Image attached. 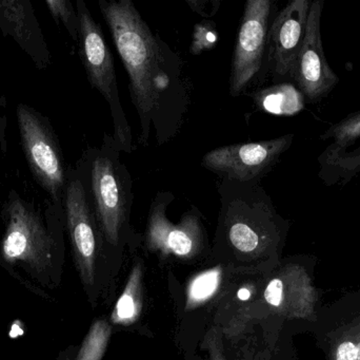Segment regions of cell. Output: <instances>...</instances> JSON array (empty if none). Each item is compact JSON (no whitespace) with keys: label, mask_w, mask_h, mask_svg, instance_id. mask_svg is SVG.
Returning a JSON list of instances; mask_svg holds the SVG:
<instances>
[{"label":"cell","mask_w":360,"mask_h":360,"mask_svg":"<svg viewBox=\"0 0 360 360\" xmlns=\"http://www.w3.org/2000/svg\"><path fill=\"white\" fill-rule=\"evenodd\" d=\"M116 50L129 76L131 99L139 114V143L149 145L154 132L162 146L176 137L191 105V85L184 63L154 33L132 0H98Z\"/></svg>","instance_id":"6da1fadb"},{"label":"cell","mask_w":360,"mask_h":360,"mask_svg":"<svg viewBox=\"0 0 360 360\" xmlns=\"http://www.w3.org/2000/svg\"><path fill=\"white\" fill-rule=\"evenodd\" d=\"M0 217V268L36 297L52 302L65 264L63 205L50 200L41 207L12 190Z\"/></svg>","instance_id":"7a4b0ae2"},{"label":"cell","mask_w":360,"mask_h":360,"mask_svg":"<svg viewBox=\"0 0 360 360\" xmlns=\"http://www.w3.org/2000/svg\"><path fill=\"white\" fill-rule=\"evenodd\" d=\"M122 152L113 135L105 133L101 145L86 150L76 165L101 239L111 247L120 244L128 228L134 199L132 177Z\"/></svg>","instance_id":"3957f363"},{"label":"cell","mask_w":360,"mask_h":360,"mask_svg":"<svg viewBox=\"0 0 360 360\" xmlns=\"http://www.w3.org/2000/svg\"><path fill=\"white\" fill-rule=\"evenodd\" d=\"M79 17L78 46L89 82L109 104L113 137L122 152L132 154L133 135L127 120L116 78L115 63L101 25L95 21L84 0L76 1Z\"/></svg>","instance_id":"277c9868"},{"label":"cell","mask_w":360,"mask_h":360,"mask_svg":"<svg viewBox=\"0 0 360 360\" xmlns=\"http://www.w3.org/2000/svg\"><path fill=\"white\" fill-rule=\"evenodd\" d=\"M16 118L30 173L53 203L63 205L68 168L50 118L25 103L17 105Z\"/></svg>","instance_id":"5b68a950"},{"label":"cell","mask_w":360,"mask_h":360,"mask_svg":"<svg viewBox=\"0 0 360 360\" xmlns=\"http://www.w3.org/2000/svg\"><path fill=\"white\" fill-rule=\"evenodd\" d=\"M63 211L74 263L84 290L91 294L96 280V262L103 239L86 185L76 167L68 168Z\"/></svg>","instance_id":"8992f818"},{"label":"cell","mask_w":360,"mask_h":360,"mask_svg":"<svg viewBox=\"0 0 360 360\" xmlns=\"http://www.w3.org/2000/svg\"><path fill=\"white\" fill-rule=\"evenodd\" d=\"M294 135H285L268 141L221 146L205 154L201 165L221 180L260 184L291 147Z\"/></svg>","instance_id":"52a82bcc"},{"label":"cell","mask_w":360,"mask_h":360,"mask_svg":"<svg viewBox=\"0 0 360 360\" xmlns=\"http://www.w3.org/2000/svg\"><path fill=\"white\" fill-rule=\"evenodd\" d=\"M272 4L271 0L245 2L231 63L229 80L231 97L243 94L262 70L269 42Z\"/></svg>","instance_id":"ba28073f"},{"label":"cell","mask_w":360,"mask_h":360,"mask_svg":"<svg viewBox=\"0 0 360 360\" xmlns=\"http://www.w3.org/2000/svg\"><path fill=\"white\" fill-rule=\"evenodd\" d=\"M173 200L174 194L169 192H160L154 197L148 217L146 244L162 255L191 259L200 253L205 244L200 213L192 207L179 223H172L167 217V209Z\"/></svg>","instance_id":"9c48e42d"},{"label":"cell","mask_w":360,"mask_h":360,"mask_svg":"<svg viewBox=\"0 0 360 360\" xmlns=\"http://www.w3.org/2000/svg\"><path fill=\"white\" fill-rule=\"evenodd\" d=\"M323 0H315L309 12L306 38L291 72L304 99L316 103L327 97L340 82L330 67L321 42V20Z\"/></svg>","instance_id":"30bf717a"},{"label":"cell","mask_w":360,"mask_h":360,"mask_svg":"<svg viewBox=\"0 0 360 360\" xmlns=\"http://www.w3.org/2000/svg\"><path fill=\"white\" fill-rule=\"evenodd\" d=\"M310 0H293L277 15L271 27L275 78L291 75L296 57L306 38Z\"/></svg>","instance_id":"8fae6325"},{"label":"cell","mask_w":360,"mask_h":360,"mask_svg":"<svg viewBox=\"0 0 360 360\" xmlns=\"http://www.w3.org/2000/svg\"><path fill=\"white\" fill-rule=\"evenodd\" d=\"M0 31L14 39L37 69L50 67L52 56L30 0H0Z\"/></svg>","instance_id":"7c38bea8"},{"label":"cell","mask_w":360,"mask_h":360,"mask_svg":"<svg viewBox=\"0 0 360 360\" xmlns=\"http://www.w3.org/2000/svg\"><path fill=\"white\" fill-rule=\"evenodd\" d=\"M321 139H333L319 158L323 179H351L360 170V111L333 125ZM331 183V184H332Z\"/></svg>","instance_id":"4fadbf2b"},{"label":"cell","mask_w":360,"mask_h":360,"mask_svg":"<svg viewBox=\"0 0 360 360\" xmlns=\"http://www.w3.org/2000/svg\"><path fill=\"white\" fill-rule=\"evenodd\" d=\"M143 310V268L135 264L129 277L126 287L112 313L115 325H129L134 323Z\"/></svg>","instance_id":"5bb4252c"},{"label":"cell","mask_w":360,"mask_h":360,"mask_svg":"<svg viewBox=\"0 0 360 360\" xmlns=\"http://www.w3.org/2000/svg\"><path fill=\"white\" fill-rule=\"evenodd\" d=\"M221 268H211L196 275L186 290V310H192L211 299L221 285Z\"/></svg>","instance_id":"9a60e30c"},{"label":"cell","mask_w":360,"mask_h":360,"mask_svg":"<svg viewBox=\"0 0 360 360\" xmlns=\"http://www.w3.org/2000/svg\"><path fill=\"white\" fill-rule=\"evenodd\" d=\"M111 327L103 319L95 321L91 325L82 346L76 353L75 360H101L107 350Z\"/></svg>","instance_id":"2e32d148"},{"label":"cell","mask_w":360,"mask_h":360,"mask_svg":"<svg viewBox=\"0 0 360 360\" xmlns=\"http://www.w3.org/2000/svg\"><path fill=\"white\" fill-rule=\"evenodd\" d=\"M272 101L266 104L268 111L278 114H294L304 108V97L292 86H283L270 94Z\"/></svg>","instance_id":"e0dca14e"},{"label":"cell","mask_w":360,"mask_h":360,"mask_svg":"<svg viewBox=\"0 0 360 360\" xmlns=\"http://www.w3.org/2000/svg\"><path fill=\"white\" fill-rule=\"evenodd\" d=\"M49 12L57 25L63 23L69 35L75 42L79 36V17L77 10L70 0H46Z\"/></svg>","instance_id":"ac0fdd59"},{"label":"cell","mask_w":360,"mask_h":360,"mask_svg":"<svg viewBox=\"0 0 360 360\" xmlns=\"http://www.w3.org/2000/svg\"><path fill=\"white\" fill-rule=\"evenodd\" d=\"M191 46L193 54H198L203 49L212 48L216 42V33L207 25L199 23L195 27L194 40Z\"/></svg>","instance_id":"d6986e66"},{"label":"cell","mask_w":360,"mask_h":360,"mask_svg":"<svg viewBox=\"0 0 360 360\" xmlns=\"http://www.w3.org/2000/svg\"><path fill=\"white\" fill-rule=\"evenodd\" d=\"M186 4L194 12L202 17H213L219 10V0H186Z\"/></svg>","instance_id":"ffe728a7"},{"label":"cell","mask_w":360,"mask_h":360,"mask_svg":"<svg viewBox=\"0 0 360 360\" xmlns=\"http://www.w3.org/2000/svg\"><path fill=\"white\" fill-rule=\"evenodd\" d=\"M338 360H359V348L352 342H342L336 353Z\"/></svg>","instance_id":"44dd1931"},{"label":"cell","mask_w":360,"mask_h":360,"mask_svg":"<svg viewBox=\"0 0 360 360\" xmlns=\"http://www.w3.org/2000/svg\"><path fill=\"white\" fill-rule=\"evenodd\" d=\"M8 127V118H6V99L0 92V147L6 151V135Z\"/></svg>","instance_id":"7402d4cb"},{"label":"cell","mask_w":360,"mask_h":360,"mask_svg":"<svg viewBox=\"0 0 360 360\" xmlns=\"http://www.w3.org/2000/svg\"><path fill=\"white\" fill-rule=\"evenodd\" d=\"M77 350V348L70 347V348L65 349V350H63L61 352H59V354L53 360H75Z\"/></svg>","instance_id":"603a6c76"},{"label":"cell","mask_w":360,"mask_h":360,"mask_svg":"<svg viewBox=\"0 0 360 360\" xmlns=\"http://www.w3.org/2000/svg\"><path fill=\"white\" fill-rule=\"evenodd\" d=\"M211 360H224V357L220 356V355L218 354H213V356H212Z\"/></svg>","instance_id":"cb8c5ba5"},{"label":"cell","mask_w":360,"mask_h":360,"mask_svg":"<svg viewBox=\"0 0 360 360\" xmlns=\"http://www.w3.org/2000/svg\"><path fill=\"white\" fill-rule=\"evenodd\" d=\"M357 348H359V360H360V344L357 346Z\"/></svg>","instance_id":"d4e9b609"},{"label":"cell","mask_w":360,"mask_h":360,"mask_svg":"<svg viewBox=\"0 0 360 360\" xmlns=\"http://www.w3.org/2000/svg\"><path fill=\"white\" fill-rule=\"evenodd\" d=\"M0 312H1V304H0Z\"/></svg>","instance_id":"484cf974"}]
</instances>
